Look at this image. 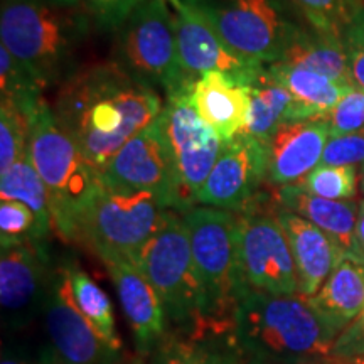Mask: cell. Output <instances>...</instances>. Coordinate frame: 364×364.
<instances>
[{
	"instance_id": "obj_30",
	"label": "cell",
	"mask_w": 364,
	"mask_h": 364,
	"mask_svg": "<svg viewBox=\"0 0 364 364\" xmlns=\"http://www.w3.org/2000/svg\"><path fill=\"white\" fill-rule=\"evenodd\" d=\"M0 100H11L27 112H34L44 100L43 86L4 44H0Z\"/></svg>"
},
{
	"instance_id": "obj_11",
	"label": "cell",
	"mask_w": 364,
	"mask_h": 364,
	"mask_svg": "<svg viewBox=\"0 0 364 364\" xmlns=\"http://www.w3.org/2000/svg\"><path fill=\"white\" fill-rule=\"evenodd\" d=\"M102 181L115 188L156 194L167 209H189L161 115L120 149L103 171Z\"/></svg>"
},
{
	"instance_id": "obj_16",
	"label": "cell",
	"mask_w": 364,
	"mask_h": 364,
	"mask_svg": "<svg viewBox=\"0 0 364 364\" xmlns=\"http://www.w3.org/2000/svg\"><path fill=\"white\" fill-rule=\"evenodd\" d=\"M174 9L179 65L186 81L194 85L204 73L221 71L247 81L263 65L241 58L223 43L216 31L196 9L181 2Z\"/></svg>"
},
{
	"instance_id": "obj_13",
	"label": "cell",
	"mask_w": 364,
	"mask_h": 364,
	"mask_svg": "<svg viewBox=\"0 0 364 364\" xmlns=\"http://www.w3.org/2000/svg\"><path fill=\"white\" fill-rule=\"evenodd\" d=\"M265 179L267 144L248 134H240L225 144L198 196V203L241 213L257 201Z\"/></svg>"
},
{
	"instance_id": "obj_14",
	"label": "cell",
	"mask_w": 364,
	"mask_h": 364,
	"mask_svg": "<svg viewBox=\"0 0 364 364\" xmlns=\"http://www.w3.org/2000/svg\"><path fill=\"white\" fill-rule=\"evenodd\" d=\"M43 311L46 327L61 364H118L120 348L107 343L78 311L66 270L53 275Z\"/></svg>"
},
{
	"instance_id": "obj_18",
	"label": "cell",
	"mask_w": 364,
	"mask_h": 364,
	"mask_svg": "<svg viewBox=\"0 0 364 364\" xmlns=\"http://www.w3.org/2000/svg\"><path fill=\"white\" fill-rule=\"evenodd\" d=\"M327 118L290 120L267 142V179L273 186L295 184L321 164L327 140Z\"/></svg>"
},
{
	"instance_id": "obj_6",
	"label": "cell",
	"mask_w": 364,
	"mask_h": 364,
	"mask_svg": "<svg viewBox=\"0 0 364 364\" xmlns=\"http://www.w3.org/2000/svg\"><path fill=\"white\" fill-rule=\"evenodd\" d=\"M134 263L156 289L167 321L189 331L188 338H199L204 299L182 213L176 209L164 211L156 231Z\"/></svg>"
},
{
	"instance_id": "obj_27",
	"label": "cell",
	"mask_w": 364,
	"mask_h": 364,
	"mask_svg": "<svg viewBox=\"0 0 364 364\" xmlns=\"http://www.w3.org/2000/svg\"><path fill=\"white\" fill-rule=\"evenodd\" d=\"M66 273L71 285L73 300H75L78 311L83 314L100 338H103L115 348H120L115 318H113V307L108 295L81 268L70 267L66 268Z\"/></svg>"
},
{
	"instance_id": "obj_20",
	"label": "cell",
	"mask_w": 364,
	"mask_h": 364,
	"mask_svg": "<svg viewBox=\"0 0 364 364\" xmlns=\"http://www.w3.org/2000/svg\"><path fill=\"white\" fill-rule=\"evenodd\" d=\"M196 112L223 142H230L245 132L250 118L248 86L221 71H208L196 81L191 91Z\"/></svg>"
},
{
	"instance_id": "obj_3",
	"label": "cell",
	"mask_w": 364,
	"mask_h": 364,
	"mask_svg": "<svg viewBox=\"0 0 364 364\" xmlns=\"http://www.w3.org/2000/svg\"><path fill=\"white\" fill-rule=\"evenodd\" d=\"M341 332L307 297L245 289L231 339L247 364H297L331 356Z\"/></svg>"
},
{
	"instance_id": "obj_41",
	"label": "cell",
	"mask_w": 364,
	"mask_h": 364,
	"mask_svg": "<svg viewBox=\"0 0 364 364\" xmlns=\"http://www.w3.org/2000/svg\"><path fill=\"white\" fill-rule=\"evenodd\" d=\"M0 364H44V363H34V361H31V359H27V358L7 356V354H4L2 363H0Z\"/></svg>"
},
{
	"instance_id": "obj_2",
	"label": "cell",
	"mask_w": 364,
	"mask_h": 364,
	"mask_svg": "<svg viewBox=\"0 0 364 364\" xmlns=\"http://www.w3.org/2000/svg\"><path fill=\"white\" fill-rule=\"evenodd\" d=\"M95 24L83 0H2L0 39L49 90L78 73Z\"/></svg>"
},
{
	"instance_id": "obj_40",
	"label": "cell",
	"mask_w": 364,
	"mask_h": 364,
	"mask_svg": "<svg viewBox=\"0 0 364 364\" xmlns=\"http://www.w3.org/2000/svg\"><path fill=\"white\" fill-rule=\"evenodd\" d=\"M356 245H358V258L364 262V201L359 204L358 223H356Z\"/></svg>"
},
{
	"instance_id": "obj_36",
	"label": "cell",
	"mask_w": 364,
	"mask_h": 364,
	"mask_svg": "<svg viewBox=\"0 0 364 364\" xmlns=\"http://www.w3.org/2000/svg\"><path fill=\"white\" fill-rule=\"evenodd\" d=\"M343 41L349 56L354 85L364 90V6L346 27Z\"/></svg>"
},
{
	"instance_id": "obj_15",
	"label": "cell",
	"mask_w": 364,
	"mask_h": 364,
	"mask_svg": "<svg viewBox=\"0 0 364 364\" xmlns=\"http://www.w3.org/2000/svg\"><path fill=\"white\" fill-rule=\"evenodd\" d=\"M53 275L43 241L6 240L0 257V304L9 324H27L44 307Z\"/></svg>"
},
{
	"instance_id": "obj_44",
	"label": "cell",
	"mask_w": 364,
	"mask_h": 364,
	"mask_svg": "<svg viewBox=\"0 0 364 364\" xmlns=\"http://www.w3.org/2000/svg\"><path fill=\"white\" fill-rule=\"evenodd\" d=\"M363 364H364V359H363Z\"/></svg>"
},
{
	"instance_id": "obj_22",
	"label": "cell",
	"mask_w": 364,
	"mask_h": 364,
	"mask_svg": "<svg viewBox=\"0 0 364 364\" xmlns=\"http://www.w3.org/2000/svg\"><path fill=\"white\" fill-rule=\"evenodd\" d=\"M307 299L334 329L343 332L364 309V262L344 257L318 292Z\"/></svg>"
},
{
	"instance_id": "obj_19",
	"label": "cell",
	"mask_w": 364,
	"mask_h": 364,
	"mask_svg": "<svg viewBox=\"0 0 364 364\" xmlns=\"http://www.w3.org/2000/svg\"><path fill=\"white\" fill-rule=\"evenodd\" d=\"M277 216L292 250L299 295L312 297L348 255L329 235L302 216L282 206L277 211Z\"/></svg>"
},
{
	"instance_id": "obj_25",
	"label": "cell",
	"mask_w": 364,
	"mask_h": 364,
	"mask_svg": "<svg viewBox=\"0 0 364 364\" xmlns=\"http://www.w3.org/2000/svg\"><path fill=\"white\" fill-rule=\"evenodd\" d=\"M267 68L273 80L279 81L292 93L306 118H327L349 88L356 86L343 85L327 76L284 65V63H272V65H267Z\"/></svg>"
},
{
	"instance_id": "obj_10",
	"label": "cell",
	"mask_w": 364,
	"mask_h": 364,
	"mask_svg": "<svg viewBox=\"0 0 364 364\" xmlns=\"http://www.w3.org/2000/svg\"><path fill=\"white\" fill-rule=\"evenodd\" d=\"M263 193L238 215V265L243 284L275 295L299 292L297 270L277 209H267Z\"/></svg>"
},
{
	"instance_id": "obj_38",
	"label": "cell",
	"mask_w": 364,
	"mask_h": 364,
	"mask_svg": "<svg viewBox=\"0 0 364 364\" xmlns=\"http://www.w3.org/2000/svg\"><path fill=\"white\" fill-rule=\"evenodd\" d=\"M332 354L343 358L364 356V309L351 324L341 332Z\"/></svg>"
},
{
	"instance_id": "obj_31",
	"label": "cell",
	"mask_w": 364,
	"mask_h": 364,
	"mask_svg": "<svg viewBox=\"0 0 364 364\" xmlns=\"http://www.w3.org/2000/svg\"><path fill=\"white\" fill-rule=\"evenodd\" d=\"M304 14L314 29L343 38L346 27L364 4L363 0H287Z\"/></svg>"
},
{
	"instance_id": "obj_24",
	"label": "cell",
	"mask_w": 364,
	"mask_h": 364,
	"mask_svg": "<svg viewBox=\"0 0 364 364\" xmlns=\"http://www.w3.org/2000/svg\"><path fill=\"white\" fill-rule=\"evenodd\" d=\"M277 63L314 71L343 85H354L343 38L321 33L312 26L311 29L302 27L299 31Z\"/></svg>"
},
{
	"instance_id": "obj_33",
	"label": "cell",
	"mask_w": 364,
	"mask_h": 364,
	"mask_svg": "<svg viewBox=\"0 0 364 364\" xmlns=\"http://www.w3.org/2000/svg\"><path fill=\"white\" fill-rule=\"evenodd\" d=\"M0 238L6 240H38L41 236L39 223L34 211L27 204L14 199L0 203Z\"/></svg>"
},
{
	"instance_id": "obj_5",
	"label": "cell",
	"mask_w": 364,
	"mask_h": 364,
	"mask_svg": "<svg viewBox=\"0 0 364 364\" xmlns=\"http://www.w3.org/2000/svg\"><path fill=\"white\" fill-rule=\"evenodd\" d=\"M189 230L191 250L203 289V332H233V317L243 284L238 265V215L211 206H193L182 213Z\"/></svg>"
},
{
	"instance_id": "obj_4",
	"label": "cell",
	"mask_w": 364,
	"mask_h": 364,
	"mask_svg": "<svg viewBox=\"0 0 364 364\" xmlns=\"http://www.w3.org/2000/svg\"><path fill=\"white\" fill-rule=\"evenodd\" d=\"M27 154L48 188L59 235L78 241L81 221L102 176L85 157L80 144L63 129L46 98L31 118Z\"/></svg>"
},
{
	"instance_id": "obj_1",
	"label": "cell",
	"mask_w": 364,
	"mask_h": 364,
	"mask_svg": "<svg viewBox=\"0 0 364 364\" xmlns=\"http://www.w3.org/2000/svg\"><path fill=\"white\" fill-rule=\"evenodd\" d=\"M161 95L115 61L80 70L59 86L53 112L100 176L132 136L159 118Z\"/></svg>"
},
{
	"instance_id": "obj_17",
	"label": "cell",
	"mask_w": 364,
	"mask_h": 364,
	"mask_svg": "<svg viewBox=\"0 0 364 364\" xmlns=\"http://www.w3.org/2000/svg\"><path fill=\"white\" fill-rule=\"evenodd\" d=\"M115 284L118 300L142 354L152 353L166 339V312L147 277L130 258L122 255L100 257Z\"/></svg>"
},
{
	"instance_id": "obj_43",
	"label": "cell",
	"mask_w": 364,
	"mask_h": 364,
	"mask_svg": "<svg viewBox=\"0 0 364 364\" xmlns=\"http://www.w3.org/2000/svg\"><path fill=\"white\" fill-rule=\"evenodd\" d=\"M363 191H364V171H363Z\"/></svg>"
},
{
	"instance_id": "obj_26",
	"label": "cell",
	"mask_w": 364,
	"mask_h": 364,
	"mask_svg": "<svg viewBox=\"0 0 364 364\" xmlns=\"http://www.w3.org/2000/svg\"><path fill=\"white\" fill-rule=\"evenodd\" d=\"M0 199H14L29 206L39 223L41 236L46 238L51 231L53 213L48 188L36 171L29 154H26L11 169L0 174Z\"/></svg>"
},
{
	"instance_id": "obj_8",
	"label": "cell",
	"mask_w": 364,
	"mask_h": 364,
	"mask_svg": "<svg viewBox=\"0 0 364 364\" xmlns=\"http://www.w3.org/2000/svg\"><path fill=\"white\" fill-rule=\"evenodd\" d=\"M209 22L228 48L258 65L280 61L302 29L284 0H181Z\"/></svg>"
},
{
	"instance_id": "obj_9",
	"label": "cell",
	"mask_w": 364,
	"mask_h": 364,
	"mask_svg": "<svg viewBox=\"0 0 364 364\" xmlns=\"http://www.w3.org/2000/svg\"><path fill=\"white\" fill-rule=\"evenodd\" d=\"M166 209L156 194L115 188L102 181L86 208L78 241L98 257L122 255L135 262Z\"/></svg>"
},
{
	"instance_id": "obj_23",
	"label": "cell",
	"mask_w": 364,
	"mask_h": 364,
	"mask_svg": "<svg viewBox=\"0 0 364 364\" xmlns=\"http://www.w3.org/2000/svg\"><path fill=\"white\" fill-rule=\"evenodd\" d=\"M243 83L248 86L252 108H250L247 129L241 134H248L267 144L280 125L290 120L306 118L292 93L279 81L273 80L267 65L258 68Z\"/></svg>"
},
{
	"instance_id": "obj_29",
	"label": "cell",
	"mask_w": 364,
	"mask_h": 364,
	"mask_svg": "<svg viewBox=\"0 0 364 364\" xmlns=\"http://www.w3.org/2000/svg\"><path fill=\"white\" fill-rule=\"evenodd\" d=\"M33 113L11 100H0V174L27 154Z\"/></svg>"
},
{
	"instance_id": "obj_42",
	"label": "cell",
	"mask_w": 364,
	"mask_h": 364,
	"mask_svg": "<svg viewBox=\"0 0 364 364\" xmlns=\"http://www.w3.org/2000/svg\"><path fill=\"white\" fill-rule=\"evenodd\" d=\"M169 2H171V6L174 7V6H177V4H179V0H169Z\"/></svg>"
},
{
	"instance_id": "obj_12",
	"label": "cell",
	"mask_w": 364,
	"mask_h": 364,
	"mask_svg": "<svg viewBox=\"0 0 364 364\" xmlns=\"http://www.w3.org/2000/svg\"><path fill=\"white\" fill-rule=\"evenodd\" d=\"M191 91L193 88H186L167 97L161 117L176 161L184 199L188 206L193 208L194 203H198V196L211 174L225 142L196 112Z\"/></svg>"
},
{
	"instance_id": "obj_21",
	"label": "cell",
	"mask_w": 364,
	"mask_h": 364,
	"mask_svg": "<svg viewBox=\"0 0 364 364\" xmlns=\"http://www.w3.org/2000/svg\"><path fill=\"white\" fill-rule=\"evenodd\" d=\"M282 208L289 209L331 236L348 257L358 258L356 223L359 204L354 201H336L316 196L299 182L280 188L277 194Z\"/></svg>"
},
{
	"instance_id": "obj_28",
	"label": "cell",
	"mask_w": 364,
	"mask_h": 364,
	"mask_svg": "<svg viewBox=\"0 0 364 364\" xmlns=\"http://www.w3.org/2000/svg\"><path fill=\"white\" fill-rule=\"evenodd\" d=\"M150 354L149 361L134 364H247L233 346L231 349H221L208 344L201 339L166 338Z\"/></svg>"
},
{
	"instance_id": "obj_39",
	"label": "cell",
	"mask_w": 364,
	"mask_h": 364,
	"mask_svg": "<svg viewBox=\"0 0 364 364\" xmlns=\"http://www.w3.org/2000/svg\"><path fill=\"white\" fill-rule=\"evenodd\" d=\"M364 356H358V358H343V356H324L318 359H311V361H304V363H297V364H363Z\"/></svg>"
},
{
	"instance_id": "obj_34",
	"label": "cell",
	"mask_w": 364,
	"mask_h": 364,
	"mask_svg": "<svg viewBox=\"0 0 364 364\" xmlns=\"http://www.w3.org/2000/svg\"><path fill=\"white\" fill-rule=\"evenodd\" d=\"M331 136L353 134L364 129V90L351 86L327 115Z\"/></svg>"
},
{
	"instance_id": "obj_32",
	"label": "cell",
	"mask_w": 364,
	"mask_h": 364,
	"mask_svg": "<svg viewBox=\"0 0 364 364\" xmlns=\"http://www.w3.org/2000/svg\"><path fill=\"white\" fill-rule=\"evenodd\" d=\"M309 193L336 201H348L356 194V166H317L299 181Z\"/></svg>"
},
{
	"instance_id": "obj_37",
	"label": "cell",
	"mask_w": 364,
	"mask_h": 364,
	"mask_svg": "<svg viewBox=\"0 0 364 364\" xmlns=\"http://www.w3.org/2000/svg\"><path fill=\"white\" fill-rule=\"evenodd\" d=\"M98 29L115 33L142 0H83Z\"/></svg>"
},
{
	"instance_id": "obj_7",
	"label": "cell",
	"mask_w": 364,
	"mask_h": 364,
	"mask_svg": "<svg viewBox=\"0 0 364 364\" xmlns=\"http://www.w3.org/2000/svg\"><path fill=\"white\" fill-rule=\"evenodd\" d=\"M169 0H142L115 31L113 61L140 83L167 97L193 88L177 54L174 9Z\"/></svg>"
},
{
	"instance_id": "obj_35",
	"label": "cell",
	"mask_w": 364,
	"mask_h": 364,
	"mask_svg": "<svg viewBox=\"0 0 364 364\" xmlns=\"http://www.w3.org/2000/svg\"><path fill=\"white\" fill-rule=\"evenodd\" d=\"M364 164V129L353 134L329 136L318 166H358Z\"/></svg>"
}]
</instances>
